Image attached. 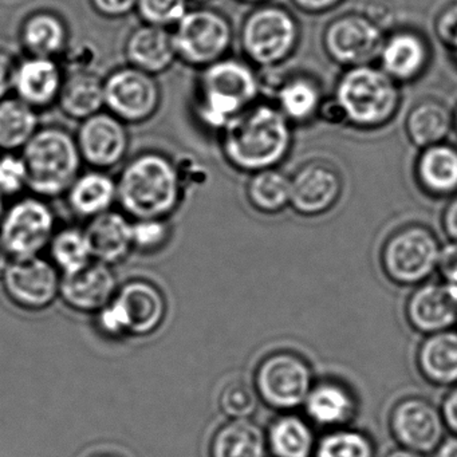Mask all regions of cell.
Instances as JSON below:
<instances>
[{"label": "cell", "mask_w": 457, "mask_h": 457, "mask_svg": "<svg viewBox=\"0 0 457 457\" xmlns=\"http://www.w3.org/2000/svg\"><path fill=\"white\" fill-rule=\"evenodd\" d=\"M189 0H138L136 12L145 25L175 28L188 12Z\"/></svg>", "instance_id": "cell-39"}, {"label": "cell", "mask_w": 457, "mask_h": 457, "mask_svg": "<svg viewBox=\"0 0 457 457\" xmlns=\"http://www.w3.org/2000/svg\"><path fill=\"white\" fill-rule=\"evenodd\" d=\"M170 237L167 219L132 220L133 250L154 253L162 250Z\"/></svg>", "instance_id": "cell-40"}, {"label": "cell", "mask_w": 457, "mask_h": 457, "mask_svg": "<svg viewBox=\"0 0 457 457\" xmlns=\"http://www.w3.org/2000/svg\"><path fill=\"white\" fill-rule=\"evenodd\" d=\"M87 240L93 261L114 266L133 251L132 220L124 212L112 210L87 221Z\"/></svg>", "instance_id": "cell-24"}, {"label": "cell", "mask_w": 457, "mask_h": 457, "mask_svg": "<svg viewBox=\"0 0 457 457\" xmlns=\"http://www.w3.org/2000/svg\"><path fill=\"white\" fill-rule=\"evenodd\" d=\"M378 66L398 85L416 81L430 63V46L419 31L398 29L385 36Z\"/></svg>", "instance_id": "cell-18"}, {"label": "cell", "mask_w": 457, "mask_h": 457, "mask_svg": "<svg viewBox=\"0 0 457 457\" xmlns=\"http://www.w3.org/2000/svg\"><path fill=\"white\" fill-rule=\"evenodd\" d=\"M76 140L82 162L105 172L127 159L130 146L128 125L105 111L79 122Z\"/></svg>", "instance_id": "cell-15"}, {"label": "cell", "mask_w": 457, "mask_h": 457, "mask_svg": "<svg viewBox=\"0 0 457 457\" xmlns=\"http://www.w3.org/2000/svg\"><path fill=\"white\" fill-rule=\"evenodd\" d=\"M119 291L111 266L93 261L74 274L62 275L60 298L68 309L81 314H97Z\"/></svg>", "instance_id": "cell-17"}, {"label": "cell", "mask_w": 457, "mask_h": 457, "mask_svg": "<svg viewBox=\"0 0 457 457\" xmlns=\"http://www.w3.org/2000/svg\"><path fill=\"white\" fill-rule=\"evenodd\" d=\"M245 61L255 68H277L293 57L301 42L295 15L279 4H264L248 12L239 31Z\"/></svg>", "instance_id": "cell-6"}, {"label": "cell", "mask_w": 457, "mask_h": 457, "mask_svg": "<svg viewBox=\"0 0 457 457\" xmlns=\"http://www.w3.org/2000/svg\"><path fill=\"white\" fill-rule=\"evenodd\" d=\"M406 320L417 333L430 336L457 322V301L440 282H425L409 295Z\"/></svg>", "instance_id": "cell-21"}, {"label": "cell", "mask_w": 457, "mask_h": 457, "mask_svg": "<svg viewBox=\"0 0 457 457\" xmlns=\"http://www.w3.org/2000/svg\"><path fill=\"white\" fill-rule=\"evenodd\" d=\"M443 247L437 237L420 224L403 227L390 235L381 251V264L392 282L419 286L435 274Z\"/></svg>", "instance_id": "cell-8"}, {"label": "cell", "mask_w": 457, "mask_h": 457, "mask_svg": "<svg viewBox=\"0 0 457 457\" xmlns=\"http://www.w3.org/2000/svg\"><path fill=\"white\" fill-rule=\"evenodd\" d=\"M17 65L18 62L12 53L0 49V101L12 95Z\"/></svg>", "instance_id": "cell-46"}, {"label": "cell", "mask_w": 457, "mask_h": 457, "mask_svg": "<svg viewBox=\"0 0 457 457\" xmlns=\"http://www.w3.org/2000/svg\"><path fill=\"white\" fill-rule=\"evenodd\" d=\"M10 262H12V258H10L9 253L4 251V248L0 245V282L4 279V274H6L7 267H9Z\"/></svg>", "instance_id": "cell-53"}, {"label": "cell", "mask_w": 457, "mask_h": 457, "mask_svg": "<svg viewBox=\"0 0 457 457\" xmlns=\"http://www.w3.org/2000/svg\"><path fill=\"white\" fill-rule=\"evenodd\" d=\"M39 128L36 109L15 96L0 101V152L22 151Z\"/></svg>", "instance_id": "cell-34"}, {"label": "cell", "mask_w": 457, "mask_h": 457, "mask_svg": "<svg viewBox=\"0 0 457 457\" xmlns=\"http://www.w3.org/2000/svg\"><path fill=\"white\" fill-rule=\"evenodd\" d=\"M117 204L132 219H168L183 200L179 165L162 152L136 154L117 178Z\"/></svg>", "instance_id": "cell-2"}, {"label": "cell", "mask_w": 457, "mask_h": 457, "mask_svg": "<svg viewBox=\"0 0 457 457\" xmlns=\"http://www.w3.org/2000/svg\"><path fill=\"white\" fill-rule=\"evenodd\" d=\"M253 385L270 408L293 411L304 405L314 382L312 368L302 355L275 352L259 362Z\"/></svg>", "instance_id": "cell-10"}, {"label": "cell", "mask_w": 457, "mask_h": 457, "mask_svg": "<svg viewBox=\"0 0 457 457\" xmlns=\"http://www.w3.org/2000/svg\"><path fill=\"white\" fill-rule=\"evenodd\" d=\"M191 2H195V4H208V2H211V0H191Z\"/></svg>", "instance_id": "cell-58"}, {"label": "cell", "mask_w": 457, "mask_h": 457, "mask_svg": "<svg viewBox=\"0 0 457 457\" xmlns=\"http://www.w3.org/2000/svg\"><path fill=\"white\" fill-rule=\"evenodd\" d=\"M384 39V29L368 15L346 12L326 25L322 47L331 62L350 69L376 61Z\"/></svg>", "instance_id": "cell-12"}, {"label": "cell", "mask_w": 457, "mask_h": 457, "mask_svg": "<svg viewBox=\"0 0 457 457\" xmlns=\"http://www.w3.org/2000/svg\"><path fill=\"white\" fill-rule=\"evenodd\" d=\"M294 6L304 14H326L341 6L345 0H291Z\"/></svg>", "instance_id": "cell-48"}, {"label": "cell", "mask_w": 457, "mask_h": 457, "mask_svg": "<svg viewBox=\"0 0 457 457\" xmlns=\"http://www.w3.org/2000/svg\"><path fill=\"white\" fill-rule=\"evenodd\" d=\"M414 175L420 188L429 196L437 199L456 196V146L441 143L421 149L414 162Z\"/></svg>", "instance_id": "cell-25"}, {"label": "cell", "mask_w": 457, "mask_h": 457, "mask_svg": "<svg viewBox=\"0 0 457 457\" xmlns=\"http://www.w3.org/2000/svg\"><path fill=\"white\" fill-rule=\"evenodd\" d=\"M220 133L226 162L251 175L278 168L293 148V124L274 104L258 101Z\"/></svg>", "instance_id": "cell-1"}, {"label": "cell", "mask_w": 457, "mask_h": 457, "mask_svg": "<svg viewBox=\"0 0 457 457\" xmlns=\"http://www.w3.org/2000/svg\"><path fill=\"white\" fill-rule=\"evenodd\" d=\"M443 228L453 245H457V195L451 197L443 212Z\"/></svg>", "instance_id": "cell-50"}, {"label": "cell", "mask_w": 457, "mask_h": 457, "mask_svg": "<svg viewBox=\"0 0 457 457\" xmlns=\"http://www.w3.org/2000/svg\"><path fill=\"white\" fill-rule=\"evenodd\" d=\"M20 44L28 57L57 60L71 45L68 23L52 10H37L23 20Z\"/></svg>", "instance_id": "cell-23"}, {"label": "cell", "mask_w": 457, "mask_h": 457, "mask_svg": "<svg viewBox=\"0 0 457 457\" xmlns=\"http://www.w3.org/2000/svg\"><path fill=\"white\" fill-rule=\"evenodd\" d=\"M385 457H427L425 454L419 453V452L411 451L406 448H395L386 453Z\"/></svg>", "instance_id": "cell-52"}, {"label": "cell", "mask_w": 457, "mask_h": 457, "mask_svg": "<svg viewBox=\"0 0 457 457\" xmlns=\"http://www.w3.org/2000/svg\"><path fill=\"white\" fill-rule=\"evenodd\" d=\"M58 106L68 119L85 121L105 109L104 79L96 71H66Z\"/></svg>", "instance_id": "cell-29"}, {"label": "cell", "mask_w": 457, "mask_h": 457, "mask_svg": "<svg viewBox=\"0 0 457 457\" xmlns=\"http://www.w3.org/2000/svg\"><path fill=\"white\" fill-rule=\"evenodd\" d=\"M290 205L302 216L328 212L341 199L344 179L336 165L326 160L304 162L290 178Z\"/></svg>", "instance_id": "cell-16"}, {"label": "cell", "mask_w": 457, "mask_h": 457, "mask_svg": "<svg viewBox=\"0 0 457 457\" xmlns=\"http://www.w3.org/2000/svg\"><path fill=\"white\" fill-rule=\"evenodd\" d=\"M267 436L251 419L228 420L211 438L210 457H266Z\"/></svg>", "instance_id": "cell-32"}, {"label": "cell", "mask_w": 457, "mask_h": 457, "mask_svg": "<svg viewBox=\"0 0 457 457\" xmlns=\"http://www.w3.org/2000/svg\"><path fill=\"white\" fill-rule=\"evenodd\" d=\"M261 81L248 61L226 57L200 71L196 87L197 120L205 129L221 132L258 103Z\"/></svg>", "instance_id": "cell-3"}, {"label": "cell", "mask_w": 457, "mask_h": 457, "mask_svg": "<svg viewBox=\"0 0 457 457\" xmlns=\"http://www.w3.org/2000/svg\"><path fill=\"white\" fill-rule=\"evenodd\" d=\"M240 2H245V4H269L270 0H240Z\"/></svg>", "instance_id": "cell-55"}, {"label": "cell", "mask_w": 457, "mask_h": 457, "mask_svg": "<svg viewBox=\"0 0 457 457\" xmlns=\"http://www.w3.org/2000/svg\"><path fill=\"white\" fill-rule=\"evenodd\" d=\"M453 129V112L437 98H424L411 106L405 119L409 141L420 151L445 143Z\"/></svg>", "instance_id": "cell-30"}, {"label": "cell", "mask_w": 457, "mask_h": 457, "mask_svg": "<svg viewBox=\"0 0 457 457\" xmlns=\"http://www.w3.org/2000/svg\"><path fill=\"white\" fill-rule=\"evenodd\" d=\"M54 234V211L36 195L12 203L0 221V245L12 259L41 256Z\"/></svg>", "instance_id": "cell-9"}, {"label": "cell", "mask_w": 457, "mask_h": 457, "mask_svg": "<svg viewBox=\"0 0 457 457\" xmlns=\"http://www.w3.org/2000/svg\"><path fill=\"white\" fill-rule=\"evenodd\" d=\"M52 263L62 275L74 274L93 262L92 250L85 228L65 227L55 231L49 245Z\"/></svg>", "instance_id": "cell-36"}, {"label": "cell", "mask_w": 457, "mask_h": 457, "mask_svg": "<svg viewBox=\"0 0 457 457\" xmlns=\"http://www.w3.org/2000/svg\"><path fill=\"white\" fill-rule=\"evenodd\" d=\"M317 119L322 120L328 125H347L344 109L334 96L325 97V100L322 101Z\"/></svg>", "instance_id": "cell-47"}, {"label": "cell", "mask_w": 457, "mask_h": 457, "mask_svg": "<svg viewBox=\"0 0 457 457\" xmlns=\"http://www.w3.org/2000/svg\"><path fill=\"white\" fill-rule=\"evenodd\" d=\"M4 211H6V207H4V197L0 195V221H2V218H4Z\"/></svg>", "instance_id": "cell-56"}, {"label": "cell", "mask_w": 457, "mask_h": 457, "mask_svg": "<svg viewBox=\"0 0 457 457\" xmlns=\"http://www.w3.org/2000/svg\"><path fill=\"white\" fill-rule=\"evenodd\" d=\"M390 432L401 448L419 453H433L445 435L440 408L422 397L398 401L390 411Z\"/></svg>", "instance_id": "cell-14"}, {"label": "cell", "mask_w": 457, "mask_h": 457, "mask_svg": "<svg viewBox=\"0 0 457 457\" xmlns=\"http://www.w3.org/2000/svg\"><path fill=\"white\" fill-rule=\"evenodd\" d=\"M114 301L124 312L128 334L135 338L156 333L167 317V299L149 280L133 279L124 283L120 286Z\"/></svg>", "instance_id": "cell-19"}, {"label": "cell", "mask_w": 457, "mask_h": 457, "mask_svg": "<svg viewBox=\"0 0 457 457\" xmlns=\"http://www.w3.org/2000/svg\"><path fill=\"white\" fill-rule=\"evenodd\" d=\"M62 275L57 267L42 258L12 259L2 287L9 301L25 312L49 309L60 298Z\"/></svg>", "instance_id": "cell-13"}, {"label": "cell", "mask_w": 457, "mask_h": 457, "mask_svg": "<svg viewBox=\"0 0 457 457\" xmlns=\"http://www.w3.org/2000/svg\"><path fill=\"white\" fill-rule=\"evenodd\" d=\"M21 156L28 170V189L42 199L65 196L84 164L76 135L60 125L39 128Z\"/></svg>", "instance_id": "cell-4"}, {"label": "cell", "mask_w": 457, "mask_h": 457, "mask_svg": "<svg viewBox=\"0 0 457 457\" xmlns=\"http://www.w3.org/2000/svg\"><path fill=\"white\" fill-rule=\"evenodd\" d=\"M172 36L178 61L200 71L228 57L235 38L228 18L210 7L188 10Z\"/></svg>", "instance_id": "cell-7"}, {"label": "cell", "mask_w": 457, "mask_h": 457, "mask_svg": "<svg viewBox=\"0 0 457 457\" xmlns=\"http://www.w3.org/2000/svg\"><path fill=\"white\" fill-rule=\"evenodd\" d=\"M417 368L435 386L457 385V331L444 330L425 337L417 350Z\"/></svg>", "instance_id": "cell-27"}, {"label": "cell", "mask_w": 457, "mask_h": 457, "mask_svg": "<svg viewBox=\"0 0 457 457\" xmlns=\"http://www.w3.org/2000/svg\"><path fill=\"white\" fill-rule=\"evenodd\" d=\"M124 55L127 65L154 77L162 76L178 61L172 31L141 23L128 36Z\"/></svg>", "instance_id": "cell-22"}, {"label": "cell", "mask_w": 457, "mask_h": 457, "mask_svg": "<svg viewBox=\"0 0 457 457\" xmlns=\"http://www.w3.org/2000/svg\"><path fill=\"white\" fill-rule=\"evenodd\" d=\"M259 395L255 385L242 377H235L226 382L219 393L218 403L221 413L229 420L250 419L259 405Z\"/></svg>", "instance_id": "cell-38"}, {"label": "cell", "mask_w": 457, "mask_h": 457, "mask_svg": "<svg viewBox=\"0 0 457 457\" xmlns=\"http://www.w3.org/2000/svg\"><path fill=\"white\" fill-rule=\"evenodd\" d=\"M28 189V170L17 152L0 154V195L17 196Z\"/></svg>", "instance_id": "cell-41"}, {"label": "cell", "mask_w": 457, "mask_h": 457, "mask_svg": "<svg viewBox=\"0 0 457 457\" xmlns=\"http://www.w3.org/2000/svg\"><path fill=\"white\" fill-rule=\"evenodd\" d=\"M310 421L328 429L345 427L354 416L355 400L346 386L323 381L312 386L304 403Z\"/></svg>", "instance_id": "cell-31"}, {"label": "cell", "mask_w": 457, "mask_h": 457, "mask_svg": "<svg viewBox=\"0 0 457 457\" xmlns=\"http://www.w3.org/2000/svg\"><path fill=\"white\" fill-rule=\"evenodd\" d=\"M96 318H97L98 330L105 334L108 338L119 339L129 337L124 312L114 299L108 306L97 312Z\"/></svg>", "instance_id": "cell-42"}, {"label": "cell", "mask_w": 457, "mask_h": 457, "mask_svg": "<svg viewBox=\"0 0 457 457\" xmlns=\"http://www.w3.org/2000/svg\"><path fill=\"white\" fill-rule=\"evenodd\" d=\"M248 202L267 215L280 212L290 205V178L278 168L253 173L245 188Z\"/></svg>", "instance_id": "cell-35"}, {"label": "cell", "mask_w": 457, "mask_h": 457, "mask_svg": "<svg viewBox=\"0 0 457 457\" xmlns=\"http://www.w3.org/2000/svg\"><path fill=\"white\" fill-rule=\"evenodd\" d=\"M437 270L440 271L441 285L457 301V245L443 248Z\"/></svg>", "instance_id": "cell-45"}, {"label": "cell", "mask_w": 457, "mask_h": 457, "mask_svg": "<svg viewBox=\"0 0 457 457\" xmlns=\"http://www.w3.org/2000/svg\"><path fill=\"white\" fill-rule=\"evenodd\" d=\"M453 128L456 129L457 132V106L456 109L453 111Z\"/></svg>", "instance_id": "cell-57"}, {"label": "cell", "mask_w": 457, "mask_h": 457, "mask_svg": "<svg viewBox=\"0 0 457 457\" xmlns=\"http://www.w3.org/2000/svg\"><path fill=\"white\" fill-rule=\"evenodd\" d=\"M325 97L317 79L310 74L295 73L278 85L274 105L291 124H307L317 119Z\"/></svg>", "instance_id": "cell-28"}, {"label": "cell", "mask_w": 457, "mask_h": 457, "mask_svg": "<svg viewBox=\"0 0 457 457\" xmlns=\"http://www.w3.org/2000/svg\"><path fill=\"white\" fill-rule=\"evenodd\" d=\"M69 210L87 221L113 210L117 204V181L105 170L79 173L65 195Z\"/></svg>", "instance_id": "cell-26"}, {"label": "cell", "mask_w": 457, "mask_h": 457, "mask_svg": "<svg viewBox=\"0 0 457 457\" xmlns=\"http://www.w3.org/2000/svg\"><path fill=\"white\" fill-rule=\"evenodd\" d=\"M433 457H457V435L444 437L433 452Z\"/></svg>", "instance_id": "cell-51"}, {"label": "cell", "mask_w": 457, "mask_h": 457, "mask_svg": "<svg viewBox=\"0 0 457 457\" xmlns=\"http://www.w3.org/2000/svg\"><path fill=\"white\" fill-rule=\"evenodd\" d=\"M314 457H376V446L361 430L337 428L318 441Z\"/></svg>", "instance_id": "cell-37"}, {"label": "cell", "mask_w": 457, "mask_h": 457, "mask_svg": "<svg viewBox=\"0 0 457 457\" xmlns=\"http://www.w3.org/2000/svg\"><path fill=\"white\" fill-rule=\"evenodd\" d=\"M89 457H122L120 454L111 453V452H103V453H95Z\"/></svg>", "instance_id": "cell-54"}, {"label": "cell", "mask_w": 457, "mask_h": 457, "mask_svg": "<svg viewBox=\"0 0 457 457\" xmlns=\"http://www.w3.org/2000/svg\"><path fill=\"white\" fill-rule=\"evenodd\" d=\"M437 38L451 50L457 52V2L446 4L438 12L435 21Z\"/></svg>", "instance_id": "cell-43"}, {"label": "cell", "mask_w": 457, "mask_h": 457, "mask_svg": "<svg viewBox=\"0 0 457 457\" xmlns=\"http://www.w3.org/2000/svg\"><path fill=\"white\" fill-rule=\"evenodd\" d=\"M333 96L344 109L347 125L355 129L384 128L401 105L400 85L373 63L345 69Z\"/></svg>", "instance_id": "cell-5"}, {"label": "cell", "mask_w": 457, "mask_h": 457, "mask_svg": "<svg viewBox=\"0 0 457 457\" xmlns=\"http://www.w3.org/2000/svg\"><path fill=\"white\" fill-rule=\"evenodd\" d=\"M105 109L127 125L148 122L159 113L162 90L157 77L133 66L114 69L104 79Z\"/></svg>", "instance_id": "cell-11"}, {"label": "cell", "mask_w": 457, "mask_h": 457, "mask_svg": "<svg viewBox=\"0 0 457 457\" xmlns=\"http://www.w3.org/2000/svg\"><path fill=\"white\" fill-rule=\"evenodd\" d=\"M138 0H89L96 14L104 20L117 21L136 12Z\"/></svg>", "instance_id": "cell-44"}, {"label": "cell", "mask_w": 457, "mask_h": 457, "mask_svg": "<svg viewBox=\"0 0 457 457\" xmlns=\"http://www.w3.org/2000/svg\"><path fill=\"white\" fill-rule=\"evenodd\" d=\"M274 457H314L317 441L309 421L296 414H283L271 422L266 433Z\"/></svg>", "instance_id": "cell-33"}, {"label": "cell", "mask_w": 457, "mask_h": 457, "mask_svg": "<svg viewBox=\"0 0 457 457\" xmlns=\"http://www.w3.org/2000/svg\"><path fill=\"white\" fill-rule=\"evenodd\" d=\"M445 427L451 430L452 435H457V385L451 387L440 406Z\"/></svg>", "instance_id": "cell-49"}, {"label": "cell", "mask_w": 457, "mask_h": 457, "mask_svg": "<svg viewBox=\"0 0 457 457\" xmlns=\"http://www.w3.org/2000/svg\"><path fill=\"white\" fill-rule=\"evenodd\" d=\"M65 74L57 60L28 57L18 62L12 95L37 112L52 108L58 104Z\"/></svg>", "instance_id": "cell-20"}]
</instances>
